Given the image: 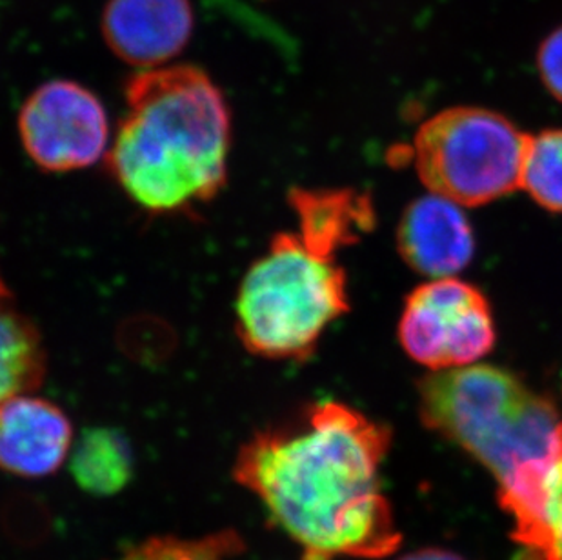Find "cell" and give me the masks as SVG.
Masks as SVG:
<instances>
[{"label": "cell", "mask_w": 562, "mask_h": 560, "mask_svg": "<svg viewBox=\"0 0 562 560\" xmlns=\"http://www.w3.org/2000/svg\"><path fill=\"white\" fill-rule=\"evenodd\" d=\"M390 445L384 424L342 402H317L245 443L234 479L303 560L382 559L403 539L381 486Z\"/></svg>", "instance_id": "obj_1"}, {"label": "cell", "mask_w": 562, "mask_h": 560, "mask_svg": "<svg viewBox=\"0 0 562 560\" xmlns=\"http://www.w3.org/2000/svg\"><path fill=\"white\" fill-rule=\"evenodd\" d=\"M292 232L277 233L246 271L235 301V332L251 355L306 360L329 324L350 310L340 249L375 223L370 197L351 190H293Z\"/></svg>", "instance_id": "obj_2"}, {"label": "cell", "mask_w": 562, "mask_h": 560, "mask_svg": "<svg viewBox=\"0 0 562 560\" xmlns=\"http://www.w3.org/2000/svg\"><path fill=\"white\" fill-rule=\"evenodd\" d=\"M229 149L232 113L223 91L201 68L181 64L133 75L106 163L138 208L173 215L221 193Z\"/></svg>", "instance_id": "obj_3"}, {"label": "cell", "mask_w": 562, "mask_h": 560, "mask_svg": "<svg viewBox=\"0 0 562 560\" xmlns=\"http://www.w3.org/2000/svg\"><path fill=\"white\" fill-rule=\"evenodd\" d=\"M426 428L464 449L494 475L522 548L536 537L542 488L558 453L562 418L547 396L497 366L434 371L419 384Z\"/></svg>", "instance_id": "obj_4"}, {"label": "cell", "mask_w": 562, "mask_h": 560, "mask_svg": "<svg viewBox=\"0 0 562 560\" xmlns=\"http://www.w3.org/2000/svg\"><path fill=\"white\" fill-rule=\"evenodd\" d=\"M528 133L484 108H448L415 135L423 184L459 206H483L520 188Z\"/></svg>", "instance_id": "obj_5"}, {"label": "cell", "mask_w": 562, "mask_h": 560, "mask_svg": "<svg viewBox=\"0 0 562 560\" xmlns=\"http://www.w3.org/2000/svg\"><path fill=\"white\" fill-rule=\"evenodd\" d=\"M408 357L434 371L477 365L494 349V315L483 291L456 277L415 288L398 321Z\"/></svg>", "instance_id": "obj_6"}, {"label": "cell", "mask_w": 562, "mask_h": 560, "mask_svg": "<svg viewBox=\"0 0 562 560\" xmlns=\"http://www.w3.org/2000/svg\"><path fill=\"white\" fill-rule=\"evenodd\" d=\"M27 157L49 173L90 168L108 155L110 124L99 97L74 80H49L19 113Z\"/></svg>", "instance_id": "obj_7"}, {"label": "cell", "mask_w": 562, "mask_h": 560, "mask_svg": "<svg viewBox=\"0 0 562 560\" xmlns=\"http://www.w3.org/2000/svg\"><path fill=\"white\" fill-rule=\"evenodd\" d=\"M190 0H108L102 37L115 57L140 71L162 68L193 33Z\"/></svg>", "instance_id": "obj_8"}, {"label": "cell", "mask_w": 562, "mask_h": 560, "mask_svg": "<svg viewBox=\"0 0 562 560\" xmlns=\"http://www.w3.org/2000/svg\"><path fill=\"white\" fill-rule=\"evenodd\" d=\"M74 426L54 402L21 393L0 402V468L41 479L60 470L74 448Z\"/></svg>", "instance_id": "obj_9"}, {"label": "cell", "mask_w": 562, "mask_h": 560, "mask_svg": "<svg viewBox=\"0 0 562 560\" xmlns=\"http://www.w3.org/2000/svg\"><path fill=\"white\" fill-rule=\"evenodd\" d=\"M397 246L409 268L431 279L457 276L475 254L472 226L462 208L436 193L404 210Z\"/></svg>", "instance_id": "obj_10"}, {"label": "cell", "mask_w": 562, "mask_h": 560, "mask_svg": "<svg viewBox=\"0 0 562 560\" xmlns=\"http://www.w3.org/2000/svg\"><path fill=\"white\" fill-rule=\"evenodd\" d=\"M69 455L74 481L91 495L112 497L132 481V448L119 429H86Z\"/></svg>", "instance_id": "obj_11"}, {"label": "cell", "mask_w": 562, "mask_h": 560, "mask_svg": "<svg viewBox=\"0 0 562 560\" xmlns=\"http://www.w3.org/2000/svg\"><path fill=\"white\" fill-rule=\"evenodd\" d=\"M46 368V349L38 329L10 301L0 302V402L37 392Z\"/></svg>", "instance_id": "obj_12"}, {"label": "cell", "mask_w": 562, "mask_h": 560, "mask_svg": "<svg viewBox=\"0 0 562 560\" xmlns=\"http://www.w3.org/2000/svg\"><path fill=\"white\" fill-rule=\"evenodd\" d=\"M520 188L539 206L562 213V130L528 135Z\"/></svg>", "instance_id": "obj_13"}, {"label": "cell", "mask_w": 562, "mask_h": 560, "mask_svg": "<svg viewBox=\"0 0 562 560\" xmlns=\"http://www.w3.org/2000/svg\"><path fill=\"white\" fill-rule=\"evenodd\" d=\"M243 550L239 535L224 529L201 539L155 537L133 546L115 560H229Z\"/></svg>", "instance_id": "obj_14"}, {"label": "cell", "mask_w": 562, "mask_h": 560, "mask_svg": "<svg viewBox=\"0 0 562 560\" xmlns=\"http://www.w3.org/2000/svg\"><path fill=\"white\" fill-rule=\"evenodd\" d=\"M522 553L531 560H562V434L542 488L539 528Z\"/></svg>", "instance_id": "obj_15"}, {"label": "cell", "mask_w": 562, "mask_h": 560, "mask_svg": "<svg viewBox=\"0 0 562 560\" xmlns=\"http://www.w3.org/2000/svg\"><path fill=\"white\" fill-rule=\"evenodd\" d=\"M537 68L548 91L562 102V27L548 35L537 55Z\"/></svg>", "instance_id": "obj_16"}, {"label": "cell", "mask_w": 562, "mask_h": 560, "mask_svg": "<svg viewBox=\"0 0 562 560\" xmlns=\"http://www.w3.org/2000/svg\"><path fill=\"white\" fill-rule=\"evenodd\" d=\"M398 560H462L461 557L440 548H426V550L414 551Z\"/></svg>", "instance_id": "obj_17"}, {"label": "cell", "mask_w": 562, "mask_h": 560, "mask_svg": "<svg viewBox=\"0 0 562 560\" xmlns=\"http://www.w3.org/2000/svg\"><path fill=\"white\" fill-rule=\"evenodd\" d=\"M11 301V293L8 288H5L4 279L0 276V302Z\"/></svg>", "instance_id": "obj_18"}]
</instances>
